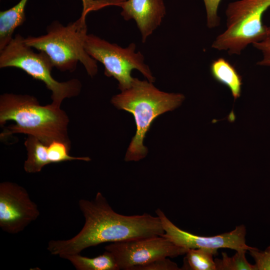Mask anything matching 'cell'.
<instances>
[{
	"label": "cell",
	"instance_id": "obj_8",
	"mask_svg": "<svg viewBox=\"0 0 270 270\" xmlns=\"http://www.w3.org/2000/svg\"><path fill=\"white\" fill-rule=\"evenodd\" d=\"M104 248L113 254L119 269L123 270H134L160 258L184 255L188 250L174 244L163 235L111 242Z\"/></svg>",
	"mask_w": 270,
	"mask_h": 270
},
{
	"label": "cell",
	"instance_id": "obj_19",
	"mask_svg": "<svg viewBox=\"0 0 270 270\" xmlns=\"http://www.w3.org/2000/svg\"><path fill=\"white\" fill-rule=\"evenodd\" d=\"M252 46L260 50L262 57L256 62L260 66H270V26H267L266 32L264 38L260 42L252 44Z\"/></svg>",
	"mask_w": 270,
	"mask_h": 270
},
{
	"label": "cell",
	"instance_id": "obj_13",
	"mask_svg": "<svg viewBox=\"0 0 270 270\" xmlns=\"http://www.w3.org/2000/svg\"><path fill=\"white\" fill-rule=\"evenodd\" d=\"M28 0H20L12 8L0 12V51L12 40L15 30L25 22Z\"/></svg>",
	"mask_w": 270,
	"mask_h": 270
},
{
	"label": "cell",
	"instance_id": "obj_2",
	"mask_svg": "<svg viewBox=\"0 0 270 270\" xmlns=\"http://www.w3.org/2000/svg\"><path fill=\"white\" fill-rule=\"evenodd\" d=\"M8 120L16 124L8 127L2 137L16 133L34 136L46 144L57 140L70 143L68 136L69 120L66 114L52 103L40 104L28 94L6 93L0 96V124Z\"/></svg>",
	"mask_w": 270,
	"mask_h": 270
},
{
	"label": "cell",
	"instance_id": "obj_20",
	"mask_svg": "<svg viewBox=\"0 0 270 270\" xmlns=\"http://www.w3.org/2000/svg\"><path fill=\"white\" fill-rule=\"evenodd\" d=\"M222 0H203L206 17V26L209 28L218 26L220 24V18L218 9Z\"/></svg>",
	"mask_w": 270,
	"mask_h": 270
},
{
	"label": "cell",
	"instance_id": "obj_6",
	"mask_svg": "<svg viewBox=\"0 0 270 270\" xmlns=\"http://www.w3.org/2000/svg\"><path fill=\"white\" fill-rule=\"evenodd\" d=\"M8 67L21 69L34 78L42 82L52 92V103L58 106L65 98L76 96L81 91L82 85L77 78L64 82L56 80L52 76L54 66L48 56L42 51L34 52L20 34H16L0 51V68Z\"/></svg>",
	"mask_w": 270,
	"mask_h": 270
},
{
	"label": "cell",
	"instance_id": "obj_1",
	"mask_svg": "<svg viewBox=\"0 0 270 270\" xmlns=\"http://www.w3.org/2000/svg\"><path fill=\"white\" fill-rule=\"evenodd\" d=\"M78 206L85 220L83 228L69 240H50L47 249L52 254H80L86 248L104 242L131 240L164 233L158 216L119 214L100 192L92 200H80Z\"/></svg>",
	"mask_w": 270,
	"mask_h": 270
},
{
	"label": "cell",
	"instance_id": "obj_16",
	"mask_svg": "<svg viewBox=\"0 0 270 270\" xmlns=\"http://www.w3.org/2000/svg\"><path fill=\"white\" fill-rule=\"evenodd\" d=\"M218 250L206 248L188 249L184 259L182 270H216L214 256Z\"/></svg>",
	"mask_w": 270,
	"mask_h": 270
},
{
	"label": "cell",
	"instance_id": "obj_22",
	"mask_svg": "<svg viewBox=\"0 0 270 270\" xmlns=\"http://www.w3.org/2000/svg\"><path fill=\"white\" fill-rule=\"evenodd\" d=\"M82 11L81 15L86 16L88 12L97 10L104 7L116 6H120L124 0H81Z\"/></svg>",
	"mask_w": 270,
	"mask_h": 270
},
{
	"label": "cell",
	"instance_id": "obj_7",
	"mask_svg": "<svg viewBox=\"0 0 270 270\" xmlns=\"http://www.w3.org/2000/svg\"><path fill=\"white\" fill-rule=\"evenodd\" d=\"M84 46L91 57L104 65L105 76L117 80L121 91L131 86L134 79L132 72L134 69L149 82L155 81L148 66L144 63V55L140 51L136 52V46L134 42L124 48L93 34H88Z\"/></svg>",
	"mask_w": 270,
	"mask_h": 270
},
{
	"label": "cell",
	"instance_id": "obj_17",
	"mask_svg": "<svg viewBox=\"0 0 270 270\" xmlns=\"http://www.w3.org/2000/svg\"><path fill=\"white\" fill-rule=\"evenodd\" d=\"M247 250L242 249L229 256L226 253H222V258L214 259L216 270H256L254 264L250 263L246 256Z\"/></svg>",
	"mask_w": 270,
	"mask_h": 270
},
{
	"label": "cell",
	"instance_id": "obj_10",
	"mask_svg": "<svg viewBox=\"0 0 270 270\" xmlns=\"http://www.w3.org/2000/svg\"><path fill=\"white\" fill-rule=\"evenodd\" d=\"M160 220L164 233V236L174 244L186 249L206 248L218 250L228 248L236 251L244 249L250 250L256 248L246 244V230L243 224L234 230L220 234L204 236L184 231L172 223L160 208L156 210Z\"/></svg>",
	"mask_w": 270,
	"mask_h": 270
},
{
	"label": "cell",
	"instance_id": "obj_5",
	"mask_svg": "<svg viewBox=\"0 0 270 270\" xmlns=\"http://www.w3.org/2000/svg\"><path fill=\"white\" fill-rule=\"evenodd\" d=\"M270 8V0H237L226 8V28L213 41L212 48L230 55H240L250 44L261 40L267 26L264 14Z\"/></svg>",
	"mask_w": 270,
	"mask_h": 270
},
{
	"label": "cell",
	"instance_id": "obj_18",
	"mask_svg": "<svg viewBox=\"0 0 270 270\" xmlns=\"http://www.w3.org/2000/svg\"><path fill=\"white\" fill-rule=\"evenodd\" d=\"M70 143L55 140L48 144V156L50 164L68 160L90 161L88 157H74L69 154Z\"/></svg>",
	"mask_w": 270,
	"mask_h": 270
},
{
	"label": "cell",
	"instance_id": "obj_14",
	"mask_svg": "<svg viewBox=\"0 0 270 270\" xmlns=\"http://www.w3.org/2000/svg\"><path fill=\"white\" fill-rule=\"evenodd\" d=\"M24 144L28 152L24 164V170L26 172H40L45 166L50 164L48 144L34 136H28Z\"/></svg>",
	"mask_w": 270,
	"mask_h": 270
},
{
	"label": "cell",
	"instance_id": "obj_12",
	"mask_svg": "<svg viewBox=\"0 0 270 270\" xmlns=\"http://www.w3.org/2000/svg\"><path fill=\"white\" fill-rule=\"evenodd\" d=\"M212 77L226 86L234 100L240 98L242 90V77L235 67L224 58L214 60L210 66Z\"/></svg>",
	"mask_w": 270,
	"mask_h": 270
},
{
	"label": "cell",
	"instance_id": "obj_4",
	"mask_svg": "<svg viewBox=\"0 0 270 270\" xmlns=\"http://www.w3.org/2000/svg\"><path fill=\"white\" fill-rule=\"evenodd\" d=\"M86 16L64 26L52 22L46 28V34L24 38L29 46L44 52L54 67L61 72L75 70L78 62L82 64L92 77L98 71L97 61L86 52L84 42L87 34Z\"/></svg>",
	"mask_w": 270,
	"mask_h": 270
},
{
	"label": "cell",
	"instance_id": "obj_3",
	"mask_svg": "<svg viewBox=\"0 0 270 270\" xmlns=\"http://www.w3.org/2000/svg\"><path fill=\"white\" fill-rule=\"evenodd\" d=\"M152 83L134 78L130 88L111 100L118 109L132 113L136 124V134L125 156L126 162L138 161L146 156L148 148L144 145V140L154 120L180 106L184 100V94L161 91Z\"/></svg>",
	"mask_w": 270,
	"mask_h": 270
},
{
	"label": "cell",
	"instance_id": "obj_15",
	"mask_svg": "<svg viewBox=\"0 0 270 270\" xmlns=\"http://www.w3.org/2000/svg\"><path fill=\"white\" fill-rule=\"evenodd\" d=\"M60 256L68 260L77 270H120L114 256L107 250L92 258L82 256L80 254Z\"/></svg>",
	"mask_w": 270,
	"mask_h": 270
},
{
	"label": "cell",
	"instance_id": "obj_11",
	"mask_svg": "<svg viewBox=\"0 0 270 270\" xmlns=\"http://www.w3.org/2000/svg\"><path fill=\"white\" fill-rule=\"evenodd\" d=\"M120 8L124 20L136 22L142 43L160 25L166 14L164 0H125Z\"/></svg>",
	"mask_w": 270,
	"mask_h": 270
},
{
	"label": "cell",
	"instance_id": "obj_9",
	"mask_svg": "<svg viewBox=\"0 0 270 270\" xmlns=\"http://www.w3.org/2000/svg\"><path fill=\"white\" fill-rule=\"evenodd\" d=\"M39 216L37 205L24 188L10 182L0 184V227L4 231L18 234Z\"/></svg>",
	"mask_w": 270,
	"mask_h": 270
},
{
	"label": "cell",
	"instance_id": "obj_23",
	"mask_svg": "<svg viewBox=\"0 0 270 270\" xmlns=\"http://www.w3.org/2000/svg\"><path fill=\"white\" fill-rule=\"evenodd\" d=\"M134 270H181V269L176 262L170 260L168 258H164L138 266Z\"/></svg>",
	"mask_w": 270,
	"mask_h": 270
},
{
	"label": "cell",
	"instance_id": "obj_21",
	"mask_svg": "<svg viewBox=\"0 0 270 270\" xmlns=\"http://www.w3.org/2000/svg\"><path fill=\"white\" fill-rule=\"evenodd\" d=\"M248 251L254 260L256 270H270V244L263 251L256 248Z\"/></svg>",
	"mask_w": 270,
	"mask_h": 270
}]
</instances>
